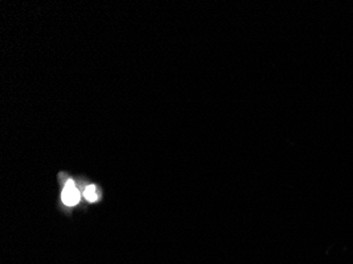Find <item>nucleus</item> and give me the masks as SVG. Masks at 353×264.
I'll return each instance as SVG.
<instances>
[{
    "label": "nucleus",
    "instance_id": "1",
    "mask_svg": "<svg viewBox=\"0 0 353 264\" xmlns=\"http://www.w3.org/2000/svg\"><path fill=\"white\" fill-rule=\"evenodd\" d=\"M62 199H63V202L66 205H68V206H74V205H77L80 202L81 195L75 187L74 181L72 180L67 181L65 188L63 190Z\"/></svg>",
    "mask_w": 353,
    "mask_h": 264
},
{
    "label": "nucleus",
    "instance_id": "2",
    "mask_svg": "<svg viewBox=\"0 0 353 264\" xmlns=\"http://www.w3.org/2000/svg\"><path fill=\"white\" fill-rule=\"evenodd\" d=\"M84 195H85V198L89 202H95L97 200V195H96V192H95V186H93V185L88 186L85 189Z\"/></svg>",
    "mask_w": 353,
    "mask_h": 264
}]
</instances>
